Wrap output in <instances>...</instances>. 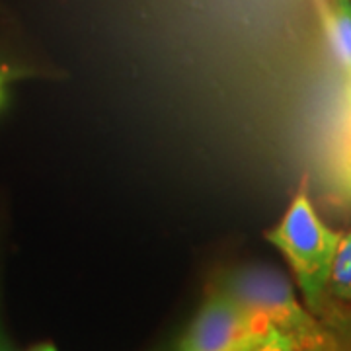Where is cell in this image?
<instances>
[{
    "label": "cell",
    "mask_w": 351,
    "mask_h": 351,
    "mask_svg": "<svg viewBox=\"0 0 351 351\" xmlns=\"http://www.w3.org/2000/svg\"><path fill=\"white\" fill-rule=\"evenodd\" d=\"M29 351H57V350H55V346H51V343H39V346L32 348Z\"/></svg>",
    "instance_id": "9c48e42d"
},
{
    "label": "cell",
    "mask_w": 351,
    "mask_h": 351,
    "mask_svg": "<svg viewBox=\"0 0 351 351\" xmlns=\"http://www.w3.org/2000/svg\"><path fill=\"white\" fill-rule=\"evenodd\" d=\"M215 287L252 313L263 316L279 334L297 343H313L326 324L301 306L285 274L269 265H248L226 274Z\"/></svg>",
    "instance_id": "7a4b0ae2"
},
{
    "label": "cell",
    "mask_w": 351,
    "mask_h": 351,
    "mask_svg": "<svg viewBox=\"0 0 351 351\" xmlns=\"http://www.w3.org/2000/svg\"><path fill=\"white\" fill-rule=\"evenodd\" d=\"M4 86H6V76L0 73V106L6 100V92H4Z\"/></svg>",
    "instance_id": "ba28073f"
},
{
    "label": "cell",
    "mask_w": 351,
    "mask_h": 351,
    "mask_svg": "<svg viewBox=\"0 0 351 351\" xmlns=\"http://www.w3.org/2000/svg\"><path fill=\"white\" fill-rule=\"evenodd\" d=\"M350 84H351V78H350Z\"/></svg>",
    "instance_id": "30bf717a"
},
{
    "label": "cell",
    "mask_w": 351,
    "mask_h": 351,
    "mask_svg": "<svg viewBox=\"0 0 351 351\" xmlns=\"http://www.w3.org/2000/svg\"><path fill=\"white\" fill-rule=\"evenodd\" d=\"M277 332L263 316L211 287L180 351H256Z\"/></svg>",
    "instance_id": "3957f363"
},
{
    "label": "cell",
    "mask_w": 351,
    "mask_h": 351,
    "mask_svg": "<svg viewBox=\"0 0 351 351\" xmlns=\"http://www.w3.org/2000/svg\"><path fill=\"white\" fill-rule=\"evenodd\" d=\"M341 237L316 215L306 178L279 225L267 232V240L287 260L304 301L316 316L326 311L328 283Z\"/></svg>",
    "instance_id": "6da1fadb"
},
{
    "label": "cell",
    "mask_w": 351,
    "mask_h": 351,
    "mask_svg": "<svg viewBox=\"0 0 351 351\" xmlns=\"http://www.w3.org/2000/svg\"><path fill=\"white\" fill-rule=\"evenodd\" d=\"M256 351H351V343L326 326L324 336L313 343H297L287 336L274 332V336Z\"/></svg>",
    "instance_id": "52a82bcc"
},
{
    "label": "cell",
    "mask_w": 351,
    "mask_h": 351,
    "mask_svg": "<svg viewBox=\"0 0 351 351\" xmlns=\"http://www.w3.org/2000/svg\"><path fill=\"white\" fill-rule=\"evenodd\" d=\"M330 297L351 306V232L341 237L334 258L332 276L328 283V299Z\"/></svg>",
    "instance_id": "8992f818"
},
{
    "label": "cell",
    "mask_w": 351,
    "mask_h": 351,
    "mask_svg": "<svg viewBox=\"0 0 351 351\" xmlns=\"http://www.w3.org/2000/svg\"><path fill=\"white\" fill-rule=\"evenodd\" d=\"M322 22L339 66L351 78V0H324Z\"/></svg>",
    "instance_id": "277c9868"
},
{
    "label": "cell",
    "mask_w": 351,
    "mask_h": 351,
    "mask_svg": "<svg viewBox=\"0 0 351 351\" xmlns=\"http://www.w3.org/2000/svg\"><path fill=\"white\" fill-rule=\"evenodd\" d=\"M334 178H336L339 193L348 201H351V84L348 88L346 108H343L338 137H336Z\"/></svg>",
    "instance_id": "5b68a950"
}]
</instances>
